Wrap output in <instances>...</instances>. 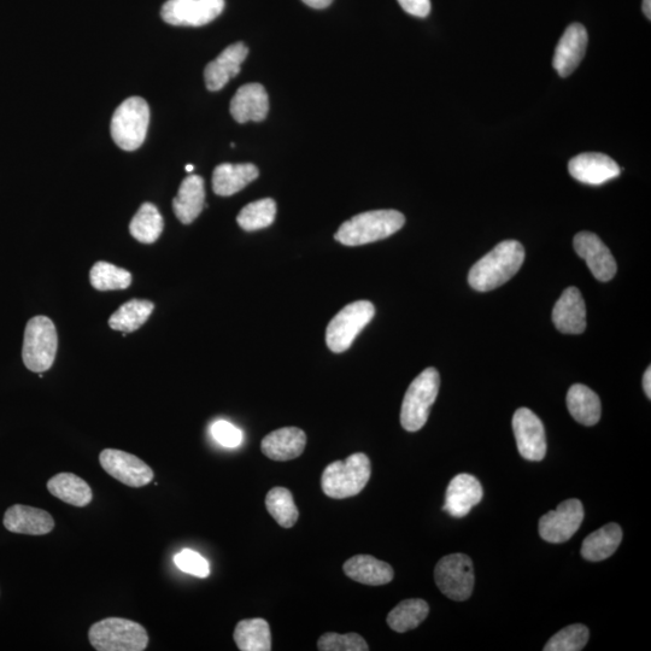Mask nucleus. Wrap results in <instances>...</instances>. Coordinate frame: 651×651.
I'll use <instances>...</instances> for the list:
<instances>
[{
    "label": "nucleus",
    "instance_id": "1",
    "mask_svg": "<svg viewBox=\"0 0 651 651\" xmlns=\"http://www.w3.org/2000/svg\"><path fill=\"white\" fill-rule=\"evenodd\" d=\"M524 260V246L516 240H506L475 263L469 271L468 283L475 291L495 290L519 272Z\"/></svg>",
    "mask_w": 651,
    "mask_h": 651
},
{
    "label": "nucleus",
    "instance_id": "2",
    "mask_svg": "<svg viewBox=\"0 0 651 651\" xmlns=\"http://www.w3.org/2000/svg\"><path fill=\"white\" fill-rule=\"evenodd\" d=\"M406 224V217L397 210H373L351 217L336 233L337 242L360 246L379 242L397 233Z\"/></svg>",
    "mask_w": 651,
    "mask_h": 651
},
{
    "label": "nucleus",
    "instance_id": "3",
    "mask_svg": "<svg viewBox=\"0 0 651 651\" xmlns=\"http://www.w3.org/2000/svg\"><path fill=\"white\" fill-rule=\"evenodd\" d=\"M372 466L363 453L350 455L345 461L332 462L322 473V491L334 500L354 497L366 488L371 479Z\"/></svg>",
    "mask_w": 651,
    "mask_h": 651
},
{
    "label": "nucleus",
    "instance_id": "4",
    "mask_svg": "<svg viewBox=\"0 0 651 651\" xmlns=\"http://www.w3.org/2000/svg\"><path fill=\"white\" fill-rule=\"evenodd\" d=\"M89 639L98 651H143L149 644L148 632L142 625L122 618H107L93 624Z\"/></svg>",
    "mask_w": 651,
    "mask_h": 651
},
{
    "label": "nucleus",
    "instance_id": "5",
    "mask_svg": "<svg viewBox=\"0 0 651 651\" xmlns=\"http://www.w3.org/2000/svg\"><path fill=\"white\" fill-rule=\"evenodd\" d=\"M441 377L436 368H427L410 384L402 403L401 425L408 432H418L426 425L436 402Z\"/></svg>",
    "mask_w": 651,
    "mask_h": 651
},
{
    "label": "nucleus",
    "instance_id": "6",
    "mask_svg": "<svg viewBox=\"0 0 651 651\" xmlns=\"http://www.w3.org/2000/svg\"><path fill=\"white\" fill-rule=\"evenodd\" d=\"M57 348L56 326L48 316H35L28 321L23 339L22 360L29 371H49L54 365Z\"/></svg>",
    "mask_w": 651,
    "mask_h": 651
},
{
    "label": "nucleus",
    "instance_id": "7",
    "mask_svg": "<svg viewBox=\"0 0 651 651\" xmlns=\"http://www.w3.org/2000/svg\"><path fill=\"white\" fill-rule=\"evenodd\" d=\"M150 109L140 97L126 99L111 120V137L120 149L134 151L143 145L148 134Z\"/></svg>",
    "mask_w": 651,
    "mask_h": 651
},
{
    "label": "nucleus",
    "instance_id": "8",
    "mask_svg": "<svg viewBox=\"0 0 651 651\" xmlns=\"http://www.w3.org/2000/svg\"><path fill=\"white\" fill-rule=\"evenodd\" d=\"M375 315L373 303L357 301L344 307L334 316L326 330V344L334 354H342Z\"/></svg>",
    "mask_w": 651,
    "mask_h": 651
},
{
    "label": "nucleus",
    "instance_id": "9",
    "mask_svg": "<svg viewBox=\"0 0 651 651\" xmlns=\"http://www.w3.org/2000/svg\"><path fill=\"white\" fill-rule=\"evenodd\" d=\"M434 580L442 594L462 602L471 597L474 588V567L465 554L444 556L434 570Z\"/></svg>",
    "mask_w": 651,
    "mask_h": 651
},
{
    "label": "nucleus",
    "instance_id": "10",
    "mask_svg": "<svg viewBox=\"0 0 651 651\" xmlns=\"http://www.w3.org/2000/svg\"><path fill=\"white\" fill-rule=\"evenodd\" d=\"M225 9V0H168L161 16L172 26L201 27L219 17Z\"/></svg>",
    "mask_w": 651,
    "mask_h": 651
},
{
    "label": "nucleus",
    "instance_id": "11",
    "mask_svg": "<svg viewBox=\"0 0 651 651\" xmlns=\"http://www.w3.org/2000/svg\"><path fill=\"white\" fill-rule=\"evenodd\" d=\"M584 520V507L579 500H567L539 520V536L545 542L559 544L570 541Z\"/></svg>",
    "mask_w": 651,
    "mask_h": 651
},
{
    "label": "nucleus",
    "instance_id": "12",
    "mask_svg": "<svg viewBox=\"0 0 651 651\" xmlns=\"http://www.w3.org/2000/svg\"><path fill=\"white\" fill-rule=\"evenodd\" d=\"M104 471L120 483L131 488H143L154 480L155 474L148 463L136 455L116 449H105L99 455Z\"/></svg>",
    "mask_w": 651,
    "mask_h": 651
},
{
    "label": "nucleus",
    "instance_id": "13",
    "mask_svg": "<svg viewBox=\"0 0 651 651\" xmlns=\"http://www.w3.org/2000/svg\"><path fill=\"white\" fill-rule=\"evenodd\" d=\"M516 445L527 461L539 462L547 455V436L543 422L527 408L516 410L513 418Z\"/></svg>",
    "mask_w": 651,
    "mask_h": 651
},
{
    "label": "nucleus",
    "instance_id": "14",
    "mask_svg": "<svg viewBox=\"0 0 651 651\" xmlns=\"http://www.w3.org/2000/svg\"><path fill=\"white\" fill-rule=\"evenodd\" d=\"M574 250L588 265L592 275L598 280H612L617 274V262L611 250L603 244L602 240L594 233L580 232L574 237Z\"/></svg>",
    "mask_w": 651,
    "mask_h": 651
},
{
    "label": "nucleus",
    "instance_id": "15",
    "mask_svg": "<svg viewBox=\"0 0 651 651\" xmlns=\"http://www.w3.org/2000/svg\"><path fill=\"white\" fill-rule=\"evenodd\" d=\"M568 172L580 183L602 185L619 177L621 169L617 162L607 155L586 152L572 158L568 163Z\"/></svg>",
    "mask_w": 651,
    "mask_h": 651
},
{
    "label": "nucleus",
    "instance_id": "16",
    "mask_svg": "<svg viewBox=\"0 0 651 651\" xmlns=\"http://www.w3.org/2000/svg\"><path fill=\"white\" fill-rule=\"evenodd\" d=\"M483 496V486L474 475H456L448 486L443 510L454 518L461 519L482 502Z\"/></svg>",
    "mask_w": 651,
    "mask_h": 651
},
{
    "label": "nucleus",
    "instance_id": "17",
    "mask_svg": "<svg viewBox=\"0 0 651 651\" xmlns=\"http://www.w3.org/2000/svg\"><path fill=\"white\" fill-rule=\"evenodd\" d=\"M589 35L580 23L568 26L555 50L553 66L562 78L570 76L582 62Z\"/></svg>",
    "mask_w": 651,
    "mask_h": 651
},
{
    "label": "nucleus",
    "instance_id": "18",
    "mask_svg": "<svg viewBox=\"0 0 651 651\" xmlns=\"http://www.w3.org/2000/svg\"><path fill=\"white\" fill-rule=\"evenodd\" d=\"M249 55V49L243 43L228 46L220 56L210 62L204 70L207 89L216 92L224 89L231 79L240 73V66Z\"/></svg>",
    "mask_w": 651,
    "mask_h": 651
},
{
    "label": "nucleus",
    "instance_id": "19",
    "mask_svg": "<svg viewBox=\"0 0 651 651\" xmlns=\"http://www.w3.org/2000/svg\"><path fill=\"white\" fill-rule=\"evenodd\" d=\"M5 529L20 535L43 536L55 529V520L46 510L15 504L4 515Z\"/></svg>",
    "mask_w": 651,
    "mask_h": 651
},
{
    "label": "nucleus",
    "instance_id": "20",
    "mask_svg": "<svg viewBox=\"0 0 651 651\" xmlns=\"http://www.w3.org/2000/svg\"><path fill=\"white\" fill-rule=\"evenodd\" d=\"M553 322L561 333L580 334L585 331L586 307L577 287H568L563 291L553 309Z\"/></svg>",
    "mask_w": 651,
    "mask_h": 651
},
{
    "label": "nucleus",
    "instance_id": "21",
    "mask_svg": "<svg viewBox=\"0 0 651 651\" xmlns=\"http://www.w3.org/2000/svg\"><path fill=\"white\" fill-rule=\"evenodd\" d=\"M306 445L307 434L301 428L285 427L263 438L261 450L268 459L284 462L301 456Z\"/></svg>",
    "mask_w": 651,
    "mask_h": 651
},
{
    "label": "nucleus",
    "instance_id": "22",
    "mask_svg": "<svg viewBox=\"0 0 651 651\" xmlns=\"http://www.w3.org/2000/svg\"><path fill=\"white\" fill-rule=\"evenodd\" d=\"M231 115L239 123L261 122L269 110V98L261 84H248L240 87L231 102Z\"/></svg>",
    "mask_w": 651,
    "mask_h": 651
},
{
    "label": "nucleus",
    "instance_id": "23",
    "mask_svg": "<svg viewBox=\"0 0 651 651\" xmlns=\"http://www.w3.org/2000/svg\"><path fill=\"white\" fill-rule=\"evenodd\" d=\"M345 576L357 583L369 586L386 585L395 577L394 568L389 563L375 559L371 555H356L344 563Z\"/></svg>",
    "mask_w": 651,
    "mask_h": 651
},
{
    "label": "nucleus",
    "instance_id": "24",
    "mask_svg": "<svg viewBox=\"0 0 651 651\" xmlns=\"http://www.w3.org/2000/svg\"><path fill=\"white\" fill-rule=\"evenodd\" d=\"M260 175L254 164L224 163L217 166L213 174V190L217 196L230 197L242 191Z\"/></svg>",
    "mask_w": 651,
    "mask_h": 651
},
{
    "label": "nucleus",
    "instance_id": "25",
    "mask_svg": "<svg viewBox=\"0 0 651 651\" xmlns=\"http://www.w3.org/2000/svg\"><path fill=\"white\" fill-rule=\"evenodd\" d=\"M205 202L204 180L198 175H190L179 187L178 196L174 198L175 216L184 225H190L202 213Z\"/></svg>",
    "mask_w": 651,
    "mask_h": 651
},
{
    "label": "nucleus",
    "instance_id": "26",
    "mask_svg": "<svg viewBox=\"0 0 651 651\" xmlns=\"http://www.w3.org/2000/svg\"><path fill=\"white\" fill-rule=\"evenodd\" d=\"M48 490L58 500L79 508L89 506L93 498L90 485L73 473L55 475L48 482Z\"/></svg>",
    "mask_w": 651,
    "mask_h": 651
},
{
    "label": "nucleus",
    "instance_id": "27",
    "mask_svg": "<svg viewBox=\"0 0 651 651\" xmlns=\"http://www.w3.org/2000/svg\"><path fill=\"white\" fill-rule=\"evenodd\" d=\"M567 408L573 419L584 426H595L601 419L600 397L582 384H574L568 390Z\"/></svg>",
    "mask_w": 651,
    "mask_h": 651
},
{
    "label": "nucleus",
    "instance_id": "28",
    "mask_svg": "<svg viewBox=\"0 0 651 651\" xmlns=\"http://www.w3.org/2000/svg\"><path fill=\"white\" fill-rule=\"evenodd\" d=\"M621 541H623L621 527L614 523L608 524L585 538L582 556L591 562L607 560L618 550Z\"/></svg>",
    "mask_w": 651,
    "mask_h": 651
},
{
    "label": "nucleus",
    "instance_id": "29",
    "mask_svg": "<svg viewBox=\"0 0 651 651\" xmlns=\"http://www.w3.org/2000/svg\"><path fill=\"white\" fill-rule=\"evenodd\" d=\"M234 642L242 651H271V627L266 620L246 619L239 621L234 630Z\"/></svg>",
    "mask_w": 651,
    "mask_h": 651
},
{
    "label": "nucleus",
    "instance_id": "30",
    "mask_svg": "<svg viewBox=\"0 0 651 651\" xmlns=\"http://www.w3.org/2000/svg\"><path fill=\"white\" fill-rule=\"evenodd\" d=\"M154 303L146 299H132L110 316L111 330L131 333L139 330L154 312Z\"/></svg>",
    "mask_w": 651,
    "mask_h": 651
},
{
    "label": "nucleus",
    "instance_id": "31",
    "mask_svg": "<svg viewBox=\"0 0 651 651\" xmlns=\"http://www.w3.org/2000/svg\"><path fill=\"white\" fill-rule=\"evenodd\" d=\"M430 613V606L424 600L412 598L398 604L387 615V624L398 633L408 632L419 627Z\"/></svg>",
    "mask_w": 651,
    "mask_h": 651
},
{
    "label": "nucleus",
    "instance_id": "32",
    "mask_svg": "<svg viewBox=\"0 0 651 651\" xmlns=\"http://www.w3.org/2000/svg\"><path fill=\"white\" fill-rule=\"evenodd\" d=\"M163 217L152 203H144L134 215L129 232L143 244L155 243L163 231Z\"/></svg>",
    "mask_w": 651,
    "mask_h": 651
},
{
    "label": "nucleus",
    "instance_id": "33",
    "mask_svg": "<svg viewBox=\"0 0 651 651\" xmlns=\"http://www.w3.org/2000/svg\"><path fill=\"white\" fill-rule=\"evenodd\" d=\"M277 215V203L272 198L252 202L240 211L237 222L244 231L254 232L271 226Z\"/></svg>",
    "mask_w": 651,
    "mask_h": 651
},
{
    "label": "nucleus",
    "instance_id": "34",
    "mask_svg": "<svg viewBox=\"0 0 651 651\" xmlns=\"http://www.w3.org/2000/svg\"><path fill=\"white\" fill-rule=\"evenodd\" d=\"M266 507L275 521L284 529H291L298 520L299 512L291 491L285 488H274L268 492Z\"/></svg>",
    "mask_w": 651,
    "mask_h": 651
},
{
    "label": "nucleus",
    "instance_id": "35",
    "mask_svg": "<svg viewBox=\"0 0 651 651\" xmlns=\"http://www.w3.org/2000/svg\"><path fill=\"white\" fill-rule=\"evenodd\" d=\"M91 285L98 291L126 290L132 284V274L108 262H97L90 272Z\"/></svg>",
    "mask_w": 651,
    "mask_h": 651
},
{
    "label": "nucleus",
    "instance_id": "36",
    "mask_svg": "<svg viewBox=\"0 0 651 651\" xmlns=\"http://www.w3.org/2000/svg\"><path fill=\"white\" fill-rule=\"evenodd\" d=\"M590 638L588 627L574 624L565 627L549 639L544 651H580L585 648Z\"/></svg>",
    "mask_w": 651,
    "mask_h": 651
},
{
    "label": "nucleus",
    "instance_id": "37",
    "mask_svg": "<svg viewBox=\"0 0 651 651\" xmlns=\"http://www.w3.org/2000/svg\"><path fill=\"white\" fill-rule=\"evenodd\" d=\"M318 649L321 651H368L369 647L365 639L357 633L328 632L322 635L318 642Z\"/></svg>",
    "mask_w": 651,
    "mask_h": 651
},
{
    "label": "nucleus",
    "instance_id": "38",
    "mask_svg": "<svg viewBox=\"0 0 651 651\" xmlns=\"http://www.w3.org/2000/svg\"><path fill=\"white\" fill-rule=\"evenodd\" d=\"M175 565L179 570L198 578H207L210 574L209 562L196 551L185 549L174 557Z\"/></svg>",
    "mask_w": 651,
    "mask_h": 651
},
{
    "label": "nucleus",
    "instance_id": "39",
    "mask_svg": "<svg viewBox=\"0 0 651 651\" xmlns=\"http://www.w3.org/2000/svg\"><path fill=\"white\" fill-rule=\"evenodd\" d=\"M211 434L217 443L224 445L226 448H237L242 444L243 433L238 427L224 420L216 421L211 426Z\"/></svg>",
    "mask_w": 651,
    "mask_h": 651
},
{
    "label": "nucleus",
    "instance_id": "40",
    "mask_svg": "<svg viewBox=\"0 0 651 651\" xmlns=\"http://www.w3.org/2000/svg\"><path fill=\"white\" fill-rule=\"evenodd\" d=\"M398 3L409 15L427 17L431 13V0H398Z\"/></svg>",
    "mask_w": 651,
    "mask_h": 651
},
{
    "label": "nucleus",
    "instance_id": "41",
    "mask_svg": "<svg viewBox=\"0 0 651 651\" xmlns=\"http://www.w3.org/2000/svg\"><path fill=\"white\" fill-rule=\"evenodd\" d=\"M304 4H307L308 7L314 9H325L330 7L333 0H302Z\"/></svg>",
    "mask_w": 651,
    "mask_h": 651
},
{
    "label": "nucleus",
    "instance_id": "42",
    "mask_svg": "<svg viewBox=\"0 0 651 651\" xmlns=\"http://www.w3.org/2000/svg\"><path fill=\"white\" fill-rule=\"evenodd\" d=\"M643 389H644L645 395H647L649 400H650V398H651V368L650 367L644 373Z\"/></svg>",
    "mask_w": 651,
    "mask_h": 651
},
{
    "label": "nucleus",
    "instance_id": "43",
    "mask_svg": "<svg viewBox=\"0 0 651 651\" xmlns=\"http://www.w3.org/2000/svg\"><path fill=\"white\" fill-rule=\"evenodd\" d=\"M643 13L647 19H651V0H643Z\"/></svg>",
    "mask_w": 651,
    "mask_h": 651
},
{
    "label": "nucleus",
    "instance_id": "44",
    "mask_svg": "<svg viewBox=\"0 0 651 651\" xmlns=\"http://www.w3.org/2000/svg\"><path fill=\"white\" fill-rule=\"evenodd\" d=\"M193 169H195V167H193L192 164H187V166H186V172L187 173L193 172Z\"/></svg>",
    "mask_w": 651,
    "mask_h": 651
}]
</instances>
